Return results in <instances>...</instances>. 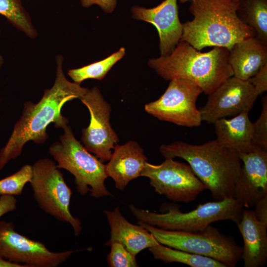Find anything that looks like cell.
Segmentation results:
<instances>
[{
    "label": "cell",
    "mask_w": 267,
    "mask_h": 267,
    "mask_svg": "<svg viewBox=\"0 0 267 267\" xmlns=\"http://www.w3.org/2000/svg\"><path fill=\"white\" fill-rule=\"evenodd\" d=\"M147 160L143 149L136 141L117 144L105 165L106 173L113 179L116 187L123 190L132 180L140 177Z\"/></svg>",
    "instance_id": "2e32d148"
},
{
    "label": "cell",
    "mask_w": 267,
    "mask_h": 267,
    "mask_svg": "<svg viewBox=\"0 0 267 267\" xmlns=\"http://www.w3.org/2000/svg\"><path fill=\"white\" fill-rule=\"evenodd\" d=\"M138 224L161 244L214 259L226 267H235L242 259V247L210 225L201 230L186 232L165 230L139 221Z\"/></svg>",
    "instance_id": "52a82bcc"
},
{
    "label": "cell",
    "mask_w": 267,
    "mask_h": 267,
    "mask_svg": "<svg viewBox=\"0 0 267 267\" xmlns=\"http://www.w3.org/2000/svg\"><path fill=\"white\" fill-rule=\"evenodd\" d=\"M108 246L111 247V250L107 260L110 267H138L135 256L131 253L121 243L114 241Z\"/></svg>",
    "instance_id": "484cf974"
},
{
    "label": "cell",
    "mask_w": 267,
    "mask_h": 267,
    "mask_svg": "<svg viewBox=\"0 0 267 267\" xmlns=\"http://www.w3.org/2000/svg\"><path fill=\"white\" fill-rule=\"evenodd\" d=\"M3 63V58L2 56V55H1V54L0 53V69Z\"/></svg>",
    "instance_id": "d6a6232c"
},
{
    "label": "cell",
    "mask_w": 267,
    "mask_h": 267,
    "mask_svg": "<svg viewBox=\"0 0 267 267\" xmlns=\"http://www.w3.org/2000/svg\"><path fill=\"white\" fill-rule=\"evenodd\" d=\"M243 207L241 202L233 198L200 204L188 212H181L177 207L170 205L167 206L168 212L163 213L129 206L139 222L165 230L186 232L202 230L219 221L230 220L237 223L241 219Z\"/></svg>",
    "instance_id": "8992f818"
},
{
    "label": "cell",
    "mask_w": 267,
    "mask_h": 267,
    "mask_svg": "<svg viewBox=\"0 0 267 267\" xmlns=\"http://www.w3.org/2000/svg\"><path fill=\"white\" fill-rule=\"evenodd\" d=\"M81 250L54 252L42 242L16 231L11 222H0V257L28 267H57Z\"/></svg>",
    "instance_id": "8fae6325"
},
{
    "label": "cell",
    "mask_w": 267,
    "mask_h": 267,
    "mask_svg": "<svg viewBox=\"0 0 267 267\" xmlns=\"http://www.w3.org/2000/svg\"><path fill=\"white\" fill-rule=\"evenodd\" d=\"M236 13L241 21L254 30L255 38L267 45V0H239Z\"/></svg>",
    "instance_id": "44dd1931"
},
{
    "label": "cell",
    "mask_w": 267,
    "mask_h": 267,
    "mask_svg": "<svg viewBox=\"0 0 267 267\" xmlns=\"http://www.w3.org/2000/svg\"><path fill=\"white\" fill-rule=\"evenodd\" d=\"M238 153L242 166L233 198L249 209L267 195V151L254 145L251 151Z\"/></svg>",
    "instance_id": "5bb4252c"
},
{
    "label": "cell",
    "mask_w": 267,
    "mask_h": 267,
    "mask_svg": "<svg viewBox=\"0 0 267 267\" xmlns=\"http://www.w3.org/2000/svg\"><path fill=\"white\" fill-rule=\"evenodd\" d=\"M125 54V48L121 47L117 52L108 57L83 66L69 70L68 75L75 83L80 84L83 81L89 79L101 80L106 75L112 67Z\"/></svg>",
    "instance_id": "603a6c76"
},
{
    "label": "cell",
    "mask_w": 267,
    "mask_h": 267,
    "mask_svg": "<svg viewBox=\"0 0 267 267\" xmlns=\"http://www.w3.org/2000/svg\"><path fill=\"white\" fill-rule=\"evenodd\" d=\"M59 140L52 143L49 153L57 162L56 167L69 171L75 177L77 191L82 195L89 192L98 198L111 195L104 182L108 178L105 165L88 151L66 125Z\"/></svg>",
    "instance_id": "5b68a950"
},
{
    "label": "cell",
    "mask_w": 267,
    "mask_h": 267,
    "mask_svg": "<svg viewBox=\"0 0 267 267\" xmlns=\"http://www.w3.org/2000/svg\"><path fill=\"white\" fill-rule=\"evenodd\" d=\"M199 110L202 121L213 124L217 120L249 112L258 95L248 81L231 76L208 95Z\"/></svg>",
    "instance_id": "4fadbf2b"
},
{
    "label": "cell",
    "mask_w": 267,
    "mask_h": 267,
    "mask_svg": "<svg viewBox=\"0 0 267 267\" xmlns=\"http://www.w3.org/2000/svg\"><path fill=\"white\" fill-rule=\"evenodd\" d=\"M229 50L233 76L248 81L267 63V45L255 37L235 44Z\"/></svg>",
    "instance_id": "d6986e66"
},
{
    "label": "cell",
    "mask_w": 267,
    "mask_h": 267,
    "mask_svg": "<svg viewBox=\"0 0 267 267\" xmlns=\"http://www.w3.org/2000/svg\"><path fill=\"white\" fill-rule=\"evenodd\" d=\"M0 14L29 38L37 36V31L21 0H0Z\"/></svg>",
    "instance_id": "cb8c5ba5"
},
{
    "label": "cell",
    "mask_w": 267,
    "mask_h": 267,
    "mask_svg": "<svg viewBox=\"0 0 267 267\" xmlns=\"http://www.w3.org/2000/svg\"><path fill=\"white\" fill-rule=\"evenodd\" d=\"M190 3L192 20L182 23L180 41L200 50L208 46L229 50L235 44L256 37L254 30L241 21L236 10L239 0H179Z\"/></svg>",
    "instance_id": "7a4b0ae2"
},
{
    "label": "cell",
    "mask_w": 267,
    "mask_h": 267,
    "mask_svg": "<svg viewBox=\"0 0 267 267\" xmlns=\"http://www.w3.org/2000/svg\"><path fill=\"white\" fill-rule=\"evenodd\" d=\"M63 58L56 57V78L53 86L44 90L41 100L37 103L26 101L22 114L15 124L13 131L5 145L0 151V170L11 160L22 153L24 144L29 141L43 143L48 138L47 127L54 123L57 128L63 129L68 119L61 114L64 104L74 99L82 98L89 90L80 84L69 81L62 68Z\"/></svg>",
    "instance_id": "6da1fadb"
},
{
    "label": "cell",
    "mask_w": 267,
    "mask_h": 267,
    "mask_svg": "<svg viewBox=\"0 0 267 267\" xmlns=\"http://www.w3.org/2000/svg\"><path fill=\"white\" fill-rule=\"evenodd\" d=\"M81 1L83 7H88L92 4H97L108 13L114 10L117 4V0H81Z\"/></svg>",
    "instance_id": "f1b7e54d"
},
{
    "label": "cell",
    "mask_w": 267,
    "mask_h": 267,
    "mask_svg": "<svg viewBox=\"0 0 267 267\" xmlns=\"http://www.w3.org/2000/svg\"><path fill=\"white\" fill-rule=\"evenodd\" d=\"M16 199L13 195H1L0 196V218L3 215L16 209Z\"/></svg>",
    "instance_id": "f546056e"
},
{
    "label": "cell",
    "mask_w": 267,
    "mask_h": 267,
    "mask_svg": "<svg viewBox=\"0 0 267 267\" xmlns=\"http://www.w3.org/2000/svg\"><path fill=\"white\" fill-rule=\"evenodd\" d=\"M148 249L155 259L165 263H180L191 267H226L224 264L214 259L173 249L161 244Z\"/></svg>",
    "instance_id": "7402d4cb"
},
{
    "label": "cell",
    "mask_w": 267,
    "mask_h": 267,
    "mask_svg": "<svg viewBox=\"0 0 267 267\" xmlns=\"http://www.w3.org/2000/svg\"><path fill=\"white\" fill-rule=\"evenodd\" d=\"M110 228V238L106 246L114 241L121 243L133 255L160 244L154 236L142 226L133 224L122 215L119 207L112 211L104 210Z\"/></svg>",
    "instance_id": "ac0fdd59"
},
{
    "label": "cell",
    "mask_w": 267,
    "mask_h": 267,
    "mask_svg": "<svg viewBox=\"0 0 267 267\" xmlns=\"http://www.w3.org/2000/svg\"><path fill=\"white\" fill-rule=\"evenodd\" d=\"M80 100L90 116L89 126L82 131L83 144L102 162L108 161L112 150L119 140L110 122L111 106L96 87L89 89Z\"/></svg>",
    "instance_id": "7c38bea8"
},
{
    "label": "cell",
    "mask_w": 267,
    "mask_h": 267,
    "mask_svg": "<svg viewBox=\"0 0 267 267\" xmlns=\"http://www.w3.org/2000/svg\"><path fill=\"white\" fill-rule=\"evenodd\" d=\"M254 207L253 211L258 220L267 224V195L259 200Z\"/></svg>",
    "instance_id": "4dcf8cb0"
},
{
    "label": "cell",
    "mask_w": 267,
    "mask_h": 267,
    "mask_svg": "<svg viewBox=\"0 0 267 267\" xmlns=\"http://www.w3.org/2000/svg\"><path fill=\"white\" fill-rule=\"evenodd\" d=\"M248 81L253 86L258 95L266 91L267 90V63L263 65Z\"/></svg>",
    "instance_id": "83f0119b"
},
{
    "label": "cell",
    "mask_w": 267,
    "mask_h": 267,
    "mask_svg": "<svg viewBox=\"0 0 267 267\" xmlns=\"http://www.w3.org/2000/svg\"><path fill=\"white\" fill-rule=\"evenodd\" d=\"M213 124L216 139L221 145L238 152L247 153L253 149V123L248 112H242L231 119H219Z\"/></svg>",
    "instance_id": "ffe728a7"
},
{
    "label": "cell",
    "mask_w": 267,
    "mask_h": 267,
    "mask_svg": "<svg viewBox=\"0 0 267 267\" xmlns=\"http://www.w3.org/2000/svg\"><path fill=\"white\" fill-rule=\"evenodd\" d=\"M33 177L32 166L25 165L14 174L0 180V195H19Z\"/></svg>",
    "instance_id": "d4e9b609"
},
{
    "label": "cell",
    "mask_w": 267,
    "mask_h": 267,
    "mask_svg": "<svg viewBox=\"0 0 267 267\" xmlns=\"http://www.w3.org/2000/svg\"><path fill=\"white\" fill-rule=\"evenodd\" d=\"M32 168L33 177L30 183L39 206L56 219L69 223L74 234L78 236L82 229V223L70 212L72 192L62 173L55 162L48 158L38 160Z\"/></svg>",
    "instance_id": "ba28073f"
},
{
    "label": "cell",
    "mask_w": 267,
    "mask_h": 267,
    "mask_svg": "<svg viewBox=\"0 0 267 267\" xmlns=\"http://www.w3.org/2000/svg\"><path fill=\"white\" fill-rule=\"evenodd\" d=\"M236 224L244 241V267L264 266L267 260V224L258 220L254 211L248 209H243Z\"/></svg>",
    "instance_id": "e0dca14e"
},
{
    "label": "cell",
    "mask_w": 267,
    "mask_h": 267,
    "mask_svg": "<svg viewBox=\"0 0 267 267\" xmlns=\"http://www.w3.org/2000/svg\"><path fill=\"white\" fill-rule=\"evenodd\" d=\"M141 176L149 179L150 184L155 192L176 202L193 201L207 189L188 164L172 158H166L157 165L146 162Z\"/></svg>",
    "instance_id": "30bf717a"
},
{
    "label": "cell",
    "mask_w": 267,
    "mask_h": 267,
    "mask_svg": "<svg viewBox=\"0 0 267 267\" xmlns=\"http://www.w3.org/2000/svg\"><path fill=\"white\" fill-rule=\"evenodd\" d=\"M0 267H28L23 264L16 263L10 261L0 257Z\"/></svg>",
    "instance_id": "1f68e13d"
},
{
    "label": "cell",
    "mask_w": 267,
    "mask_h": 267,
    "mask_svg": "<svg viewBox=\"0 0 267 267\" xmlns=\"http://www.w3.org/2000/svg\"><path fill=\"white\" fill-rule=\"evenodd\" d=\"M159 151L165 158L186 161L211 191L214 201L233 198L242 166L236 151L221 145L216 139L201 145L177 141L162 144Z\"/></svg>",
    "instance_id": "3957f363"
},
{
    "label": "cell",
    "mask_w": 267,
    "mask_h": 267,
    "mask_svg": "<svg viewBox=\"0 0 267 267\" xmlns=\"http://www.w3.org/2000/svg\"><path fill=\"white\" fill-rule=\"evenodd\" d=\"M262 109L258 120L253 123L252 142L265 151H267V97L262 100Z\"/></svg>",
    "instance_id": "4316f807"
},
{
    "label": "cell",
    "mask_w": 267,
    "mask_h": 267,
    "mask_svg": "<svg viewBox=\"0 0 267 267\" xmlns=\"http://www.w3.org/2000/svg\"><path fill=\"white\" fill-rule=\"evenodd\" d=\"M228 54V49L224 47L216 46L202 52L180 41L170 54L150 59L148 64L165 80H188L209 95L233 75Z\"/></svg>",
    "instance_id": "277c9868"
},
{
    "label": "cell",
    "mask_w": 267,
    "mask_h": 267,
    "mask_svg": "<svg viewBox=\"0 0 267 267\" xmlns=\"http://www.w3.org/2000/svg\"><path fill=\"white\" fill-rule=\"evenodd\" d=\"M202 92L193 82L175 79L170 81L159 99L145 105L144 110L161 121L188 128L197 127L202 121L196 102Z\"/></svg>",
    "instance_id": "9c48e42d"
},
{
    "label": "cell",
    "mask_w": 267,
    "mask_h": 267,
    "mask_svg": "<svg viewBox=\"0 0 267 267\" xmlns=\"http://www.w3.org/2000/svg\"><path fill=\"white\" fill-rule=\"evenodd\" d=\"M131 11L134 18L151 23L156 28L161 56L170 54L180 41L182 33L177 0H164L151 8L134 5Z\"/></svg>",
    "instance_id": "9a60e30c"
}]
</instances>
